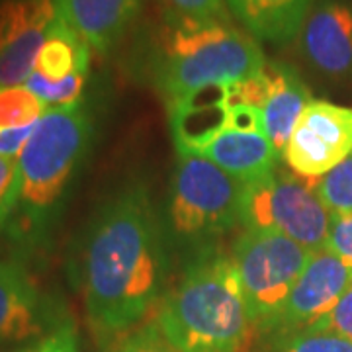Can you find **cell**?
<instances>
[{"mask_svg": "<svg viewBox=\"0 0 352 352\" xmlns=\"http://www.w3.org/2000/svg\"><path fill=\"white\" fill-rule=\"evenodd\" d=\"M325 247L352 268V215H331Z\"/></svg>", "mask_w": 352, "mask_h": 352, "instance_id": "27", "label": "cell"}, {"mask_svg": "<svg viewBox=\"0 0 352 352\" xmlns=\"http://www.w3.org/2000/svg\"><path fill=\"white\" fill-rule=\"evenodd\" d=\"M106 352H180L151 321L143 327L127 331L126 335L112 340Z\"/></svg>", "mask_w": 352, "mask_h": 352, "instance_id": "23", "label": "cell"}, {"mask_svg": "<svg viewBox=\"0 0 352 352\" xmlns=\"http://www.w3.org/2000/svg\"><path fill=\"white\" fill-rule=\"evenodd\" d=\"M90 47L59 16L39 51L36 71L50 80H63L78 71L88 73Z\"/></svg>", "mask_w": 352, "mask_h": 352, "instance_id": "18", "label": "cell"}, {"mask_svg": "<svg viewBox=\"0 0 352 352\" xmlns=\"http://www.w3.org/2000/svg\"><path fill=\"white\" fill-rule=\"evenodd\" d=\"M38 124L24 127H10V129H0V157L18 161L24 147L28 145L30 138L34 135Z\"/></svg>", "mask_w": 352, "mask_h": 352, "instance_id": "29", "label": "cell"}, {"mask_svg": "<svg viewBox=\"0 0 352 352\" xmlns=\"http://www.w3.org/2000/svg\"><path fill=\"white\" fill-rule=\"evenodd\" d=\"M45 112L47 106L25 85L0 88V129L38 124Z\"/></svg>", "mask_w": 352, "mask_h": 352, "instance_id": "20", "label": "cell"}, {"mask_svg": "<svg viewBox=\"0 0 352 352\" xmlns=\"http://www.w3.org/2000/svg\"><path fill=\"white\" fill-rule=\"evenodd\" d=\"M78 282L88 323L100 339L126 335L159 302L166 251L145 186H127L96 212L82 241Z\"/></svg>", "mask_w": 352, "mask_h": 352, "instance_id": "1", "label": "cell"}, {"mask_svg": "<svg viewBox=\"0 0 352 352\" xmlns=\"http://www.w3.org/2000/svg\"><path fill=\"white\" fill-rule=\"evenodd\" d=\"M175 18L192 22H229L226 0H163Z\"/></svg>", "mask_w": 352, "mask_h": 352, "instance_id": "24", "label": "cell"}, {"mask_svg": "<svg viewBox=\"0 0 352 352\" xmlns=\"http://www.w3.org/2000/svg\"><path fill=\"white\" fill-rule=\"evenodd\" d=\"M263 352H352V340L331 331L302 329L266 339Z\"/></svg>", "mask_w": 352, "mask_h": 352, "instance_id": "19", "label": "cell"}, {"mask_svg": "<svg viewBox=\"0 0 352 352\" xmlns=\"http://www.w3.org/2000/svg\"><path fill=\"white\" fill-rule=\"evenodd\" d=\"M302 53L327 76L352 69V6L346 0H321L302 28Z\"/></svg>", "mask_w": 352, "mask_h": 352, "instance_id": "12", "label": "cell"}, {"mask_svg": "<svg viewBox=\"0 0 352 352\" xmlns=\"http://www.w3.org/2000/svg\"><path fill=\"white\" fill-rule=\"evenodd\" d=\"M311 252L296 241L268 231L245 229L235 241L231 256L254 335L270 337Z\"/></svg>", "mask_w": 352, "mask_h": 352, "instance_id": "5", "label": "cell"}, {"mask_svg": "<svg viewBox=\"0 0 352 352\" xmlns=\"http://www.w3.org/2000/svg\"><path fill=\"white\" fill-rule=\"evenodd\" d=\"M200 157L223 168L243 184L254 182L278 168L276 149L264 131L226 129L201 151Z\"/></svg>", "mask_w": 352, "mask_h": 352, "instance_id": "15", "label": "cell"}, {"mask_svg": "<svg viewBox=\"0 0 352 352\" xmlns=\"http://www.w3.org/2000/svg\"><path fill=\"white\" fill-rule=\"evenodd\" d=\"M314 0H226L252 38L284 43L302 32Z\"/></svg>", "mask_w": 352, "mask_h": 352, "instance_id": "17", "label": "cell"}, {"mask_svg": "<svg viewBox=\"0 0 352 352\" xmlns=\"http://www.w3.org/2000/svg\"><path fill=\"white\" fill-rule=\"evenodd\" d=\"M352 155V108L311 100L289 135L284 161L302 178L317 180Z\"/></svg>", "mask_w": 352, "mask_h": 352, "instance_id": "8", "label": "cell"}, {"mask_svg": "<svg viewBox=\"0 0 352 352\" xmlns=\"http://www.w3.org/2000/svg\"><path fill=\"white\" fill-rule=\"evenodd\" d=\"M264 71L268 75V98L263 108L264 131L272 141L278 157L284 159L289 135L314 98L305 82L288 65L266 61Z\"/></svg>", "mask_w": 352, "mask_h": 352, "instance_id": "16", "label": "cell"}, {"mask_svg": "<svg viewBox=\"0 0 352 352\" xmlns=\"http://www.w3.org/2000/svg\"><path fill=\"white\" fill-rule=\"evenodd\" d=\"M241 226L247 231L278 233L309 251L327 245L331 212L319 200L314 180L284 168L245 184Z\"/></svg>", "mask_w": 352, "mask_h": 352, "instance_id": "6", "label": "cell"}, {"mask_svg": "<svg viewBox=\"0 0 352 352\" xmlns=\"http://www.w3.org/2000/svg\"><path fill=\"white\" fill-rule=\"evenodd\" d=\"M57 8L90 50L108 53L133 24L139 0H57Z\"/></svg>", "mask_w": 352, "mask_h": 352, "instance_id": "14", "label": "cell"}, {"mask_svg": "<svg viewBox=\"0 0 352 352\" xmlns=\"http://www.w3.org/2000/svg\"><path fill=\"white\" fill-rule=\"evenodd\" d=\"M351 282L352 268L337 258L327 247L311 252L280 314L276 327L266 339L315 325L335 309Z\"/></svg>", "mask_w": 352, "mask_h": 352, "instance_id": "10", "label": "cell"}, {"mask_svg": "<svg viewBox=\"0 0 352 352\" xmlns=\"http://www.w3.org/2000/svg\"><path fill=\"white\" fill-rule=\"evenodd\" d=\"M314 188L331 215H352V155L314 180Z\"/></svg>", "mask_w": 352, "mask_h": 352, "instance_id": "21", "label": "cell"}, {"mask_svg": "<svg viewBox=\"0 0 352 352\" xmlns=\"http://www.w3.org/2000/svg\"><path fill=\"white\" fill-rule=\"evenodd\" d=\"M57 18V0H0V88L28 82Z\"/></svg>", "mask_w": 352, "mask_h": 352, "instance_id": "9", "label": "cell"}, {"mask_svg": "<svg viewBox=\"0 0 352 352\" xmlns=\"http://www.w3.org/2000/svg\"><path fill=\"white\" fill-rule=\"evenodd\" d=\"M155 323L180 352H249L254 329L233 256H196L166 294Z\"/></svg>", "mask_w": 352, "mask_h": 352, "instance_id": "2", "label": "cell"}, {"mask_svg": "<svg viewBox=\"0 0 352 352\" xmlns=\"http://www.w3.org/2000/svg\"><path fill=\"white\" fill-rule=\"evenodd\" d=\"M18 206V161L0 157V223Z\"/></svg>", "mask_w": 352, "mask_h": 352, "instance_id": "28", "label": "cell"}, {"mask_svg": "<svg viewBox=\"0 0 352 352\" xmlns=\"http://www.w3.org/2000/svg\"><path fill=\"white\" fill-rule=\"evenodd\" d=\"M12 352H80L78 351V335L71 321L63 323L61 327L51 331L50 335L38 340H32L22 349Z\"/></svg>", "mask_w": 352, "mask_h": 352, "instance_id": "25", "label": "cell"}, {"mask_svg": "<svg viewBox=\"0 0 352 352\" xmlns=\"http://www.w3.org/2000/svg\"><path fill=\"white\" fill-rule=\"evenodd\" d=\"M245 184L200 155H178L168 214L176 235L204 241L241 223Z\"/></svg>", "mask_w": 352, "mask_h": 352, "instance_id": "7", "label": "cell"}, {"mask_svg": "<svg viewBox=\"0 0 352 352\" xmlns=\"http://www.w3.org/2000/svg\"><path fill=\"white\" fill-rule=\"evenodd\" d=\"M170 126L178 155L201 151L227 129L229 87H208L168 104Z\"/></svg>", "mask_w": 352, "mask_h": 352, "instance_id": "13", "label": "cell"}, {"mask_svg": "<svg viewBox=\"0 0 352 352\" xmlns=\"http://www.w3.org/2000/svg\"><path fill=\"white\" fill-rule=\"evenodd\" d=\"M92 135L87 108H47L18 157V206L30 221L45 219L85 157Z\"/></svg>", "mask_w": 352, "mask_h": 352, "instance_id": "4", "label": "cell"}, {"mask_svg": "<svg viewBox=\"0 0 352 352\" xmlns=\"http://www.w3.org/2000/svg\"><path fill=\"white\" fill-rule=\"evenodd\" d=\"M67 319L53 317L24 266L0 261V344L38 340Z\"/></svg>", "mask_w": 352, "mask_h": 352, "instance_id": "11", "label": "cell"}, {"mask_svg": "<svg viewBox=\"0 0 352 352\" xmlns=\"http://www.w3.org/2000/svg\"><path fill=\"white\" fill-rule=\"evenodd\" d=\"M266 65L256 38L231 22H192L170 16L163 30L155 82L166 104L208 87H229L256 75Z\"/></svg>", "mask_w": 352, "mask_h": 352, "instance_id": "3", "label": "cell"}, {"mask_svg": "<svg viewBox=\"0 0 352 352\" xmlns=\"http://www.w3.org/2000/svg\"><path fill=\"white\" fill-rule=\"evenodd\" d=\"M307 329L331 331V333H337L340 337L352 340V282L346 292L342 294L340 302L335 305V309Z\"/></svg>", "mask_w": 352, "mask_h": 352, "instance_id": "26", "label": "cell"}, {"mask_svg": "<svg viewBox=\"0 0 352 352\" xmlns=\"http://www.w3.org/2000/svg\"><path fill=\"white\" fill-rule=\"evenodd\" d=\"M88 73L78 71L75 75L67 76L63 80H50L38 71H34L28 78L25 87L30 88L39 100L47 108H61V106H73L80 102L82 90L87 87Z\"/></svg>", "mask_w": 352, "mask_h": 352, "instance_id": "22", "label": "cell"}]
</instances>
